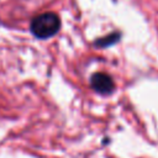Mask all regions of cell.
<instances>
[{
    "label": "cell",
    "mask_w": 158,
    "mask_h": 158,
    "mask_svg": "<svg viewBox=\"0 0 158 158\" xmlns=\"http://www.w3.org/2000/svg\"><path fill=\"white\" fill-rule=\"evenodd\" d=\"M90 84L99 94H110L114 90V81L111 77L105 73H95L90 78Z\"/></svg>",
    "instance_id": "7a4b0ae2"
},
{
    "label": "cell",
    "mask_w": 158,
    "mask_h": 158,
    "mask_svg": "<svg viewBox=\"0 0 158 158\" xmlns=\"http://www.w3.org/2000/svg\"><path fill=\"white\" fill-rule=\"evenodd\" d=\"M60 27V20L54 12L37 15L31 22V32L37 38H49L54 36Z\"/></svg>",
    "instance_id": "6da1fadb"
},
{
    "label": "cell",
    "mask_w": 158,
    "mask_h": 158,
    "mask_svg": "<svg viewBox=\"0 0 158 158\" xmlns=\"http://www.w3.org/2000/svg\"><path fill=\"white\" fill-rule=\"evenodd\" d=\"M117 40H118V35L115 33V35H110L109 37H105V38L98 41V44H100V46H107V44L114 43V42L117 41Z\"/></svg>",
    "instance_id": "3957f363"
}]
</instances>
